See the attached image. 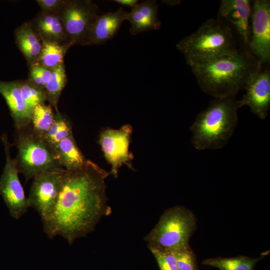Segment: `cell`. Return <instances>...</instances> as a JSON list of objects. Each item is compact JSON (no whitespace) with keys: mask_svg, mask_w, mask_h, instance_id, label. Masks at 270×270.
I'll list each match as a JSON object with an SVG mask.
<instances>
[{"mask_svg":"<svg viewBox=\"0 0 270 270\" xmlns=\"http://www.w3.org/2000/svg\"><path fill=\"white\" fill-rule=\"evenodd\" d=\"M109 174L88 160L80 169L66 170L56 203L42 221L50 238L60 236L72 245L93 232L102 217L110 214L105 183Z\"/></svg>","mask_w":270,"mask_h":270,"instance_id":"obj_1","label":"cell"},{"mask_svg":"<svg viewBox=\"0 0 270 270\" xmlns=\"http://www.w3.org/2000/svg\"><path fill=\"white\" fill-rule=\"evenodd\" d=\"M264 64L244 48L214 59L190 64L201 90L214 98L236 97Z\"/></svg>","mask_w":270,"mask_h":270,"instance_id":"obj_2","label":"cell"},{"mask_svg":"<svg viewBox=\"0 0 270 270\" xmlns=\"http://www.w3.org/2000/svg\"><path fill=\"white\" fill-rule=\"evenodd\" d=\"M240 108L236 97L214 98L210 102L190 126L192 142L194 148L205 150L224 146L236 126Z\"/></svg>","mask_w":270,"mask_h":270,"instance_id":"obj_3","label":"cell"},{"mask_svg":"<svg viewBox=\"0 0 270 270\" xmlns=\"http://www.w3.org/2000/svg\"><path fill=\"white\" fill-rule=\"evenodd\" d=\"M187 64L209 60L233 52L239 48L231 29L218 18L204 22L176 45Z\"/></svg>","mask_w":270,"mask_h":270,"instance_id":"obj_4","label":"cell"},{"mask_svg":"<svg viewBox=\"0 0 270 270\" xmlns=\"http://www.w3.org/2000/svg\"><path fill=\"white\" fill-rule=\"evenodd\" d=\"M14 144L18 150L17 168L26 181L44 172L64 169L54 150L42 136L32 130L30 124L14 130Z\"/></svg>","mask_w":270,"mask_h":270,"instance_id":"obj_5","label":"cell"},{"mask_svg":"<svg viewBox=\"0 0 270 270\" xmlns=\"http://www.w3.org/2000/svg\"><path fill=\"white\" fill-rule=\"evenodd\" d=\"M196 227V218L193 212L177 206L164 212L144 240L148 246L176 251L189 245Z\"/></svg>","mask_w":270,"mask_h":270,"instance_id":"obj_6","label":"cell"},{"mask_svg":"<svg viewBox=\"0 0 270 270\" xmlns=\"http://www.w3.org/2000/svg\"><path fill=\"white\" fill-rule=\"evenodd\" d=\"M98 14V5L92 0H64L58 15L72 46H86L92 26Z\"/></svg>","mask_w":270,"mask_h":270,"instance_id":"obj_7","label":"cell"},{"mask_svg":"<svg viewBox=\"0 0 270 270\" xmlns=\"http://www.w3.org/2000/svg\"><path fill=\"white\" fill-rule=\"evenodd\" d=\"M0 138L6 158L2 173L0 176V195L11 216L18 220L26 212L30 207L18 178L19 172L16 160L11 157L12 145L8 140L7 134H3Z\"/></svg>","mask_w":270,"mask_h":270,"instance_id":"obj_8","label":"cell"},{"mask_svg":"<svg viewBox=\"0 0 270 270\" xmlns=\"http://www.w3.org/2000/svg\"><path fill=\"white\" fill-rule=\"evenodd\" d=\"M65 169L41 172L33 178L27 198L29 207L39 214L42 221L50 214L58 200Z\"/></svg>","mask_w":270,"mask_h":270,"instance_id":"obj_9","label":"cell"},{"mask_svg":"<svg viewBox=\"0 0 270 270\" xmlns=\"http://www.w3.org/2000/svg\"><path fill=\"white\" fill-rule=\"evenodd\" d=\"M249 50L259 61L268 64L270 60V1H252Z\"/></svg>","mask_w":270,"mask_h":270,"instance_id":"obj_10","label":"cell"},{"mask_svg":"<svg viewBox=\"0 0 270 270\" xmlns=\"http://www.w3.org/2000/svg\"><path fill=\"white\" fill-rule=\"evenodd\" d=\"M132 132V126L126 124L118 130H106L100 134L99 143L112 166L110 174L114 178H117L118 170L123 164L132 168L133 156L128 148Z\"/></svg>","mask_w":270,"mask_h":270,"instance_id":"obj_11","label":"cell"},{"mask_svg":"<svg viewBox=\"0 0 270 270\" xmlns=\"http://www.w3.org/2000/svg\"><path fill=\"white\" fill-rule=\"evenodd\" d=\"M252 4L250 0H222L217 17L236 36L242 47L248 50L251 37Z\"/></svg>","mask_w":270,"mask_h":270,"instance_id":"obj_12","label":"cell"},{"mask_svg":"<svg viewBox=\"0 0 270 270\" xmlns=\"http://www.w3.org/2000/svg\"><path fill=\"white\" fill-rule=\"evenodd\" d=\"M264 66L250 78L245 94L238 100L240 108L248 106L262 120L266 118L270 107V70Z\"/></svg>","mask_w":270,"mask_h":270,"instance_id":"obj_13","label":"cell"},{"mask_svg":"<svg viewBox=\"0 0 270 270\" xmlns=\"http://www.w3.org/2000/svg\"><path fill=\"white\" fill-rule=\"evenodd\" d=\"M0 94L8 106L14 129L28 126L30 124L32 110L22 96L18 80H0Z\"/></svg>","mask_w":270,"mask_h":270,"instance_id":"obj_14","label":"cell"},{"mask_svg":"<svg viewBox=\"0 0 270 270\" xmlns=\"http://www.w3.org/2000/svg\"><path fill=\"white\" fill-rule=\"evenodd\" d=\"M122 8L115 12L98 14L92 26L86 46L100 44L112 38L126 20Z\"/></svg>","mask_w":270,"mask_h":270,"instance_id":"obj_15","label":"cell"},{"mask_svg":"<svg viewBox=\"0 0 270 270\" xmlns=\"http://www.w3.org/2000/svg\"><path fill=\"white\" fill-rule=\"evenodd\" d=\"M158 6L156 1L148 0L138 4L127 12L126 20L131 27L130 33L136 35L144 32L158 30L161 23L158 18Z\"/></svg>","mask_w":270,"mask_h":270,"instance_id":"obj_16","label":"cell"},{"mask_svg":"<svg viewBox=\"0 0 270 270\" xmlns=\"http://www.w3.org/2000/svg\"><path fill=\"white\" fill-rule=\"evenodd\" d=\"M30 22L42 40L70 44L72 46L68 40L58 14L40 10Z\"/></svg>","mask_w":270,"mask_h":270,"instance_id":"obj_17","label":"cell"},{"mask_svg":"<svg viewBox=\"0 0 270 270\" xmlns=\"http://www.w3.org/2000/svg\"><path fill=\"white\" fill-rule=\"evenodd\" d=\"M14 36L16 44L30 67L36 62L41 50L42 40L30 22L18 26L14 30Z\"/></svg>","mask_w":270,"mask_h":270,"instance_id":"obj_18","label":"cell"},{"mask_svg":"<svg viewBox=\"0 0 270 270\" xmlns=\"http://www.w3.org/2000/svg\"><path fill=\"white\" fill-rule=\"evenodd\" d=\"M54 150L60 165L66 170L80 169L88 160L77 146L73 135L60 140Z\"/></svg>","mask_w":270,"mask_h":270,"instance_id":"obj_19","label":"cell"},{"mask_svg":"<svg viewBox=\"0 0 270 270\" xmlns=\"http://www.w3.org/2000/svg\"><path fill=\"white\" fill-rule=\"evenodd\" d=\"M72 46L70 44L42 40L41 50L35 63L52 70L64 64V56Z\"/></svg>","mask_w":270,"mask_h":270,"instance_id":"obj_20","label":"cell"},{"mask_svg":"<svg viewBox=\"0 0 270 270\" xmlns=\"http://www.w3.org/2000/svg\"><path fill=\"white\" fill-rule=\"evenodd\" d=\"M67 76L64 64L52 69L50 80L46 85L44 90L46 101L54 108L56 113H59L58 102L66 84Z\"/></svg>","mask_w":270,"mask_h":270,"instance_id":"obj_21","label":"cell"},{"mask_svg":"<svg viewBox=\"0 0 270 270\" xmlns=\"http://www.w3.org/2000/svg\"><path fill=\"white\" fill-rule=\"evenodd\" d=\"M56 112L49 104H40L34 107L32 112L30 126L36 134L43 136L52 124Z\"/></svg>","mask_w":270,"mask_h":270,"instance_id":"obj_22","label":"cell"},{"mask_svg":"<svg viewBox=\"0 0 270 270\" xmlns=\"http://www.w3.org/2000/svg\"><path fill=\"white\" fill-rule=\"evenodd\" d=\"M261 259L246 256L234 258H216L204 260L202 264L216 268L220 270H254L256 264Z\"/></svg>","mask_w":270,"mask_h":270,"instance_id":"obj_23","label":"cell"},{"mask_svg":"<svg viewBox=\"0 0 270 270\" xmlns=\"http://www.w3.org/2000/svg\"><path fill=\"white\" fill-rule=\"evenodd\" d=\"M72 135L73 134L70 121L66 116L60 112L56 113L55 119L52 124L42 137L54 150L56 146L60 140Z\"/></svg>","mask_w":270,"mask_h":270,"instance_id":"obj_24","label":"cell"},{"mask_svg":"<svg viewBox=\"0 0 270 270\" xmlns=\"http://www.w3.org/2000/svg\"><path fill=\"white\" fill-rule=\"evenodd\" d=\"M18 81L22 96L32 110L38 105L46 103V96L44 89L36 86L27 80Z\"/></svg>","mask_w":270,"mask_h":270,"instance_id":"obj_25","label":"cell"},{"mask_svg":"<svg viewBox=\"0 0 270 270\" xmlns=\"http://www.w3.org/2000/svg\"><path fill=\"white\" fill-rule=\"evenodd\" d=\"M155 258L160 270H180L174 251L148 246Z\"/></svg>","mask_w":270,"mask_h":270,"instance_id":"obj_26","label":"cell"},{"mask_svg":"<svg viewBox=\"0 0 270 270\" xmlns=\"http://www.w3.org/2000/svg\"><path fill=\"white\" fill-rule=\"evenodd\" d=\"M52 72V70L35 63L30 66L27 80L36 86L44 89L50 80Z\"/></svg>","mask_w":270,"mask_h":270,"instance_id":"obj_27","label":"cell"},{"mask_svg":"<svg viewBox=\"0 0 270 270\" xmlns=\"http://www.w3.org/2000/svg\"><path fill=\"white\" fill-rule=\"evenodd\" d=\"M180 270H197L195 256L189 245L174 251Z\"/></svg>","mask_w":270,"mask_h":270,"instance_id":"obj_28","label":"cell"},{"mask_svg":"<svg viewBox=\"0 0 270 270\" xmlns=\"http://www.w3.org/2000/svg\"><path fill=\"white\" fill-rule=\"evenodd\" d=\"M65 0H37L41 10L50 13L58 14Z\"/></svg>","mask_w":270,"mask_h":270,"instance_id":"obj_29","label":"cell"},{"mask_svg":"<svg viewBox=\"0 0 270 270\" xmlns=\"http://www.w3.org/2000/svg\"><path fill=\"white\" fill-rule=\"evenodd\" d=\"M114 2L124 6H128L132 8L138 4L137 0H115Z\"/></svg>","mask_w":270,"mask_h":270,"instance_id":"obj_30","label":"cell"},{"mask_svg":"<svg viewBox=\"0 0 270 270\" xmlns=\"http://www.w3.org/2000/svg\"></svg>","mask_w":270,"mask_h":270,"instance_id":"obj_31","label":"cell"}]
</instances>
